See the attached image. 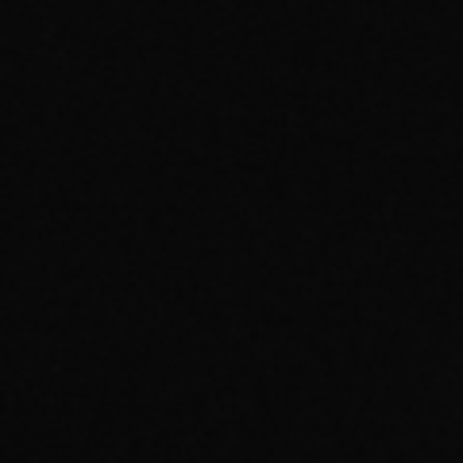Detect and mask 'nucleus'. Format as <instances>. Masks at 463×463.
<instances>
[]
</instances>
